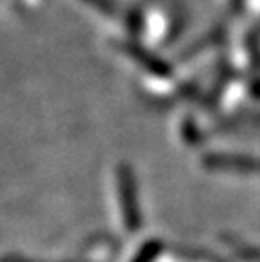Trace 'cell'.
Returning <instances> with one entry per match:
<instances>
[{
    "label": "cell",
    "mask_w": 260,
    "mask_h": 262,
    "mask_svg": "<svg viewBox=\"0 0 260 262\" xmlns=\"http://www.w3.org/2000/svg\"><path fill=\"white\" fill-rule=\"evenodd\" d=\"M119 184H121V203H123V219L129 231H137L139 227V207H137V186L133 174L127 166L119 168Z\"/></svg>",
    "instance_id": "cell-1"
},
{
    "label": "cell",
    "mask_w": 260,
    "mask_h": 262,
    "mask_svg": "<svg viewBox=\"0 0 260 262\" xmlns=\"http://www.w3.org/2000/svg\"><path fill=\"white\" fill-rule=\"evenodd\" d=\"M121 47H123V51H125L127 55H131V57L137 59L139 63H143V68L149 70L151 74H156V76H168V74H170V68H168L162 59H158L156 55L143 51L141 47H137V45H133V43H121Z\"/></svg>",
    "instance_id": "cell-2"
},
{
    "label": "cell",
    "mask_w": 260,
    "mask_h": 262,
    "mask_svg": "<svg viewBox=\"0 0 260 262\" xmlns=\"http://www.w3.org/2000/svg\"><path fill=\"white\" fill-rule=\"evenodd\" d=\"M158 252H160V242H147V244L143 246V250L139 252V256H137L133 262H151Z\"/></svg>",
    "instance_id": "cell-3"
},
{
    "label": "cell",
    "mask_w": 260,
    "mask_h": 262,
    "mask_svg": "<svg viewBox=\"0 0 260 262\" xmlns=\"http://www.w3.org/2000/svg\"><path fill=\"white\" fill-rule=\"evenodd\" d=\"M0 262H41V260H27L23 256H6V258H0Z\"/></svg>",
    "instance_id": "cell-4"
}]
</instances>
